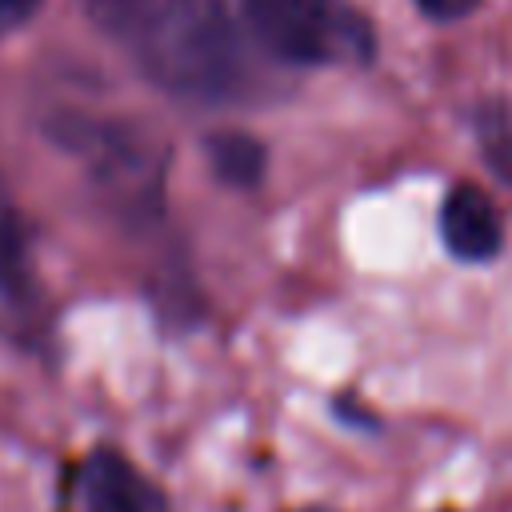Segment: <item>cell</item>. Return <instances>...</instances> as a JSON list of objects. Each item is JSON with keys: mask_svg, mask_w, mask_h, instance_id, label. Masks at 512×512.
<instances>
[{"mask_svg": "<svg viewBox=\"0 0 512 512\" xmlns=\"http://www.w3.org/2000/svg\"><path fill=\"white\" fill-rule=\"evenodd\" d=\"M440 236L460 260H488L500 252V216L476 184H456L440 204Z\"/></svg>", "mask_w": 512, "mask_h": 512, "instance_id": "5b68a950", "label": "cell"}, {"mask_svg": "<svg viewBox=\"0 0 512 512\" xmlns=\"http://www.w3.org/2000/svg\"><path fill=\"white\" fill-rule=\"evenodd\" d=\"M416 4H420V12L432 16V20H460V16H468L480 0H416Z\"/></svg>", "mask_w": 512, "mask_h": 512, "instance_id": "ba28073f", "label": "cell"}, {"mask_svg": "<svg viewBox=\"0 0 512 512\" xmlns=\"http://www.w3.org/2000/svg\"><path fill=\"white\" fill-rule=\"evenodd\" d=\"M260 44L292 64H328L368 56L364 20L344 0H240Z\"/></svg>", "mask_w": 512, "mask_h": 512, "instance_id": "7a4b0ae2", "label": "cell"}, {"mask_svg": "<svg viewBox=\"0 0 512 512\" xmlns=\"http://www.w3.org/2000/svg\"><path fill=\"white\" fill-rule=\"evenodd\" d=\"M484 156H488V164L512 184V132H504V136H492L488 140V148H484Z\"/></svg>", "mask_w": 512, "mask_h": 512, "instance_id": "9c48e42d", "label": "cell"}, {"mask_svg": "<svg viewBox=\"0 0 512 512\" xmlns=\"http://www.w3.org/2000/svg\"><path fill=\"white\" fill-rule=\"evenodd\" d=\"M92 20L164 92L220 104L248 88V60L224 0H88Z\"/></svg>", "mask_w": 512, "mask_h": 512, "instance_id": "6da1fadb", "label": "cell"}, {"mask_svg": "<svg viewBox=\"0 0 512 512\" xmlns=\"http://www.w3.org/2000/svg\"><path fill=\"white\" fill-rule=\"evenodd\" d=\"M44 332V296L28 252L24 216L0 180V336L32 348Z\"/></svg>", "mask_w": 512, "mask_h": 512, "instance_id": "3957f363", "label": "cell"}, {"mask_svg": "<svg viewBox=\"0 0 512 512\" xmlns=\"http://www.w3.org/2000/svg\"><path fill=\"white\" fill-rule=\"evenodd\" d=\"M208 160L224 184L252 188L264 176V144L248 132H212L208 136Z\"/></svg>", "mask_w": 512, "mask_h": 512, "instance_id": "8992f818", "label": "cell"}, {"mask_svg": "<svg viewBox=\"0 0 512 512\" xmlns=\"http://www.w3.org/2000/svg\"><path fill=\"white\" fill-rule=\"evenodd\" d=\"M40 12V0H0V36H12Z\"/></svg>", "mask_w": 512, "mask_h": 512, "instance_id": "52a82bcc", "label": "cell"}, {"mask_svg": "<svg viewBox=\"0 0 512 512\" xmlns=\"http://www.w3.org/2000/svg\"><path fill=\"white\" fill-rule=\"evenodd\" d=\"M84 512H168L160 488L120 452L96 448L80 476Z\"/></svg>", "mask_w": 512, "mask_h": 512, "instance_id": "277c9868", "label": "cell"}]
</instances>
